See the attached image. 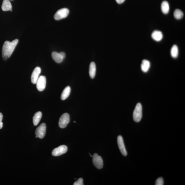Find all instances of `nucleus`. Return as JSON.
Wrapping results in <instances>:
<instances>
[{
  "instance_id": "f257e3e1",
  "label": "nucleus",
  "mask_w": 185,
  "mask_h": 185,
  "mask_svg": "<svg viewBox=\"0 0 185 185\" xmlns=\"http://www.w3.org/2000/svg\"><path fill=\"white\" fill-rule=\"evenodd\" d=\"M18 39H15L11 42L9 41L5 42L3 45L2 50V58L3 59H7L11 56L18 44Z\"/></svg>"
},
{
  "instance_id": "f03ea898",
  "label": "nucleus",
  "mask_w": 185,
  "mask_h": 185,
  "mask_svg": "<svg viewBox=\"0 0 185 185\" xmlns=\"http://www.w3.org/2000/svg\"><path fill=\"white\" fill-rule=\"evenodd\" d=\"M142 117V107L140 103L137 104L133 113V120L136 122H140Z\"/></svg>"
},
{
  "instance_id": "7ed1b4c3",
  "label": "nucleus",
  "mask_w": 185,
  "mask_h": 185,
  "mask_svg": "<svg viewBox=\"0 0 185 185\" xmlns=\"http://www.w3.org/2000/svg\"><path fill=\"white\" fill-rule=\"evenodd\" d=\"M69 13V11L67 8H62V9L59 10L56 13L54 18L56 20L63 19L68 16Z\"/></svg>"
},
{
  "instance_id": "20e7f679",
  "label": "nucleus",
  "mask_w": 185,
  "mask_h": 185,
  "mask_svg": "<svg viewBox=\"0 0 185 185\" xmlns=\"http://www.w3.org/2000/svg\"><path fill=\"white\" fill-rule=\"evenodd\" d=\"M70 122V116L69 114L65 113L62 115L60 117L59 126L61 128H64L66 127Z\"/></svg>"
},
{
  "instance_id": "39448f33",
  "label": "nucleus",
  "mask_w": 185,
  "mask_h": 185,
  "mask_svg": "<svg viewBox=\"0 0 185 185\" xmlns=\"http://www.w3.org/2000/svg\"><path fill=\"white\" fill-rule=\"evenodd\" d=\"M46 124L45 123L42 124L35 130V133L36 137L40 139L43 138L46 134Z\"/></svg>"
},
{
  "instance_id": "423d86ee",
  "label": "nucleus",
  "mask_w": 185,
  "mask_h": 185,
  "mask_svg": "<svg viewBox=\"0 0 185 185\" xmlns=\"http://www.w3.org/2000/svg\"><path fill=\"white\" fill-rule=\"evenodd\" d=\"M92 162L97 169H101L103 167V161L102 158L96 153L94 154L92 156Z\"/></svg>"
},
{
  "instance_id": "0eeeda50",
  "label": "nucleus",
  "mask_w": 185,
  "mask_h": 185,
  "mask_svg": "<svg viewBox=\"0 0 185 185\" xmlns=\"http://www.w3.org/2000/svg\"><path fill=\"white\" fill-rule=\"evenodd\" d=\"M37 89L40 91L44 90L46 85V78L44 76H40L38 78L36 83Z\"/></svg>"
},
{
  "instance_id": "6e6552de",
  "label": "nucleus",
  "mask_w": 185,
  "mask_h": 185,
  "mask_svg": "<svg viewBox=\"0 0 185 185\" xmlns=\"http://www.w3.org/2000/svg\"><path fill=\"white\" fill-rule=\"evenodd\" d=\"M68 147L66 146L62 145L54 149L52 151V154L54 156H59L66 153Z\"/></svg>"
},
{
  "instance_id": "1a4fd4ad",
  "label": "nucleus",
  "mask_w": 185,
  "mask_h": 185,
  "mask_svg": "<svg viewBox=\"0 0 185 185\" xmlns=\"http://www.w3.org/2000/svg\"><path fill=\"white\" fill-rule=\"evenodd\" d=\"M52 57L53 60L57 63H60L65 57V54L63 52L58 53L57 52H54L52 54Z\"/></svg>"
},
{
  "instance_id": "9d476101",
  "label": "nucleus",
  "mask_w": 185,
  "mask_h": 185,
  "mask_svg": "<svg viewBox=\"0 0 185 185\" xmlns=\"http://www.w3.org/2000/svg\"><path fill=\"white\" fill-rule=\"evenodd\" d=\"M117 143L119 149L122 155L125 156H127V153L124 145L123 139L122 136L119 135L118 137Z\"/></svg>"
},
{
  "instance_id": "9b49d317",
  "label": "nucleus",
  "mask_w": 185,
  "mask_h": 185,
  "mask_svg": "<svg viewBox=\"0 0 185 185\" xmlns=\"http://www.w3.org/2000/svg\"><path fill=\"white\" fill-rule=\"evenodd\" d=\"M41 69L40 67H36L34 70L31 77V81L33 84H36L37 80L39 77L41 72Z\"/></svg>"
},
{
  "instance_id": "f8f14e48",
  "label": "nucleus",
  "mask_w": 185,
  "mask_h": 185,
  "mask_svg": "<svg viewBox=\"0 0 185 185\" xmlns=\"http://www.w3.org/2000/svg\"><path fill=\"white\" fill-rule=\"evenodd\" d=\"M12 6L9 0H4L3 2L1 9L3 11H12Z\"/></svg>"
},
{
  "instance_id": "ddd939ff",
  "label": "nucleus",
  "mask_w": 185,
  "mask_h": 185,
  "mask_svg": "<svg viewBox=\"0 0 185 185\" xmlns=\"http://www.w3.org/2000/svg\"><path fill=\"white\" fill-rule=\"evenodd\" d=\"M152 37L153 39L156 41L159 42L162 39L163 34L161 31L156 30L152 33Z\"/></svg>"
},
{
  "instance_id": "4468645a",
  "label": "nucleus",
  "mask_w": 185,
  "mask_h": 185,
  "mask_svg": "<svg viewBox=\"0 0 185 185\" xmlns=\"http://www.w3.org/2000/svg\"><path fill=\"white\" fill-rule=\"evenodd\" d=\"M96 73V66L94 62H92L91 63L89 68V75L91 78H94Z\"/></svg>"
},
{
  "instance_id": "2eb2a0df",
  "label": "nucleus",
  "mask_w": 185,
  "mask_h": 185,
  "mask_svg": "<svg viewBox=\"0 0 185 185\" xmlns=\"http://www.w3.org/2000/svg\"><path fill=\"white\" fill-rule=\"evenodd\" d=\"M150 67V63L147 60L144 59L143 60L141 65V69L142 71L147 72L149 71Z\"/></svg>"
},
{
  "instance_id": "dca6fc26",
  "label": "nucleus",
  "mask_w": 185,
  "mask_h": 185,
  "mask_svg": "<svg viewBox=\"0 0 185 185\" xmlns=\"http://www.w3.org/2000/svg\"><path fill=\"white\" fill-rule=\"evenodd\" d=\"M42 117V113L41 112H38L34 114L33 117V123L35 126L38 125L39 124Z\"/></svg>"
},
{
  "instance_id": "f3484780",
  "label": "nucleus",
  "mask_w": 185,
  "mask_h": 185,
  "mask_svg": "<svg viewBox=\"0 0 185 185\" xmlns=\"http://www.w3.org/2000/svg\"><path fill=\"white\" fill-rule=\"evenodd\" d=\"M71 92L70 87L68 86L64 89L61 94V98L62 100H65L68 98Z\"/></svg>"
},
{
  "instance_id": "a211bd4d",
  "label": "nucleus",
  "mask_w": 185,
  "mask_h": 185,
  "mask_svg": "<svg viewBox=\"0 0 185 185\" xmlns=\"http://www.w3.org/2000/svg\"><path fill=\"white\" fill-rule=\"evenodd\" d=\"M161 11L165 14H167L169 11V6L168 3L166 1H163L161 5Z\"/></svg>"
},
{
  "instance_id": "6ab92c4d",
  "label": "nucleus",
  "mask_w": 185,
  "mask_h": 185,
  "mask_svg": "<svg viewBox=\"0 0 185 185\" xmlns=\"http://www.w3.org/2000/svg\"><path fill=\"white\" fill-rule=\"evenodd\" d=\"M171 55L173 58L177 57L179 54V50L178 47L176 45H173L171 48L170 51Z\"/></svg>"
},
{
  "instance_id": "aec40b11",
  "label": "nucleus",
  "mask_w": 185,
  "mask_h": 185,
  "mask_svg": "<svg viewBox=\"0 0 185 185\" xmlns=\"http://www.w3.org/2000/svg\"><path fill=\"white\" fill-rule=\"evenodd\" d=\"M174 16L176 19H180L183 16V13L180 10L176 9L174 11Z\"/></svg>"
},
{
  "instance_id": "412c9836",
  "label": "nucleus",
  "mask_w": 185,
  "mask_h": 185,
  "mask_svg": "<svg viewBox=\"0 0 185 185\" xmlns=\"http://www.w3.org/2000/svg\"><path fill=\"white\" fill-rule=\"evenodd\" d=\"M164 184V181L162 177L158 178L156 180L155 185H163Z\"/></svg>"
},
{
  "instance_id": "4be33fe9",
  "label": "nucleus",
  "mask_w": 185,
  "mask_h": 185,
  "mask_svg": "<svg viewBox=\"0 0 185 185\" xmlns=\"http://www.w3.org/2000/svg\"><path fill=\"white\" fill-rule=\"evenodd\" d=\"M83 180L82 178H80L74 183V185H83Z\"/></svg>"
},
{
  "instance_id": "5701e85b",
  "label": "nucleus",
  "mask_w": 185,
  "mask_h": 185,
  "mask_svg": "<svg viewBox=\"0 0 185 185\" xmlns=\"http://www.w3.org/2000/svg\"><path fill=\"white\" fill-rule=\"evenodd\" d=\"M3 115L2 113L0 112V129L2 128L3 127V124L2 122Z\"/></svg>"
},
{
  "instance_id": "b1692460",
  "label": "nucleus",
  "mask_w": 185,
  "mask_h": 185,
  "mask_svg": "<svg viewBox=\"0 0 185 185\" xmlns=\"http://www.w3.org/2000/svg\"><path fill=\"white\" fill-rule=\"evenodd\" d=\"M116 1L118 4H121L123 3L125 0H116Z\"/></svg>"
},
{
  "instance_id": "393cba45",
  "label": "nucleus",
  "mask_w": 185,
  "mask_h": 185,
  "mask_svg": "<svg viewBox=\"0 0 185 185\" xmlns=\"http://www.w3.org/2000/svg\"><path fill=\"white\" fill-rule=\"evenodd\" d=\"M9 1H13V0H9Z\"/></svg>"
},
{
  "instance_id": "a878e982",
  "label": "nucleus",
  "mask_w": 185,
  "mask_h": 185,
  "mask_svg": "<svg viewBox=\"0 0 185 185\" xmlns=\"http://www.w3.org/2000/svg\"><path fill=\"white\" fill-rule=\"evenodd\" d=\"M74 122H75V121H74Z\"/></svg>"
}]
</instances>
